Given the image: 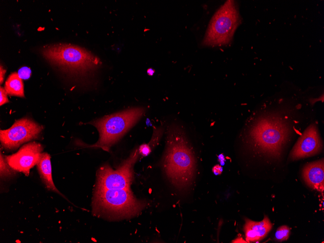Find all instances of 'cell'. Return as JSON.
<instances>
[{
	"instance_id": "6",
	"label": "cell",
	"mask_w": 324,
	"mask_h": 243,
	"mask_svg": "<svg viewBox=\"0 0 324 243\" xmlns=\"http://www.w3.org/2000/svg\"><path fill=\"white\" fill-rule=\"evenodd\" d=\"M240 23V15L235 2L227 0L212 16L202 44L218 46L228 44Z\"/></svg>"
},
{
	"instance_id": "14",
	"label": "cell",
	"mask_w": 324,
	"mask_h": 243,
	"mask_svg": "<svg viewBox=\"0 0 324 243\" xmlns=\"http://www.w3.org/2000/svg\"><path fill=\"white\" fill-rule=\"evenodd\" d=\"M4 88L7 95L24 97V84L17 73L14 72L9 76Z\"/></svg>"
},
{
	"instance_id": "3",
	"label": "cell",
	"mask_w": 324,
	"mask_h": 243,
	"mask_svg": "<svg viewBox=\"0 0 324 243\" xmlns=\"http://www.w3.org/2000/svg\"><path fill=\"white\" fill-rule=\"evenodd\" d=\"M43 56L50 63L77 76H85L97 69L99 59L77 46L58 44L43 47Z\"/></svg>"
},
{
	"instance_id": "7",
	"label": "cell",
	"mask_w": 324,
	"mask_h": 243,
	"mask_svg": "<svg viewBox=\"0 0 324 243\" xmlns=\"http://www.w3.org/2000/svg\"><path fill=\"white\" fill-rule=\"evenodd\" d=\"M139 156L137 148L115 170L109 164L101 166L97 173L95 188L130 189L134 178L133 168Z\"/></svg>"
},
{
	"instance_id": "11",
	"label": "cell",
	"mask_w": 324,
	"mask_h": 243,
	"mask_svg": "<svg viewBox=\"0 0 324 243\" xmlns=\"http://www.w3.org/2000/svg\"><path fill=\"white\" fill-rule=\"evenodd\" d=\"M303 177L310 187L323 192L324 189V160L312 162L306 165L303 170Z\"/></svg>"
},
{
	"instance_id": "9",
	"label": "cell",
	"mask_w": 324,
	"mask_h": 243,
	"mask_svg": "<svg viewBox=\"0 0 324 243\" xmlns=\"http://www.w3.org/2000/svg\"><path fill=\"white\" fill-rule=\"evenodd\" d=\"M43 149L40 144L31 142L22 146L16 153L5 158L14 170L28 176L30 169L38 162Z\"/></svg>"
},
{
	"instance_id": "1",
	"label": "cell",
	"mask_w": 324,
	"mask_h": 243,
	"mask_svg": "<svg viewBox=\"0 0 324 243\" xmlns=\"http://www.w3.org/2000/svg\"><path fill=\"white\" fill-rule=\"evenodd\" d=\"M162 165L167 178L179 190H187L193 184L196 159L184 130L178 125L172 124L167 129Z\"/></svg>"
},
{
	"instance_id": "12",
	"label": "cell",
	"mask_w": 324,
	"mask_h": 243,
	"mask_svg": "<svg viewBox=\"0 0 324 243\" xmlns=\"http://www.w3.org/2000/svg\"><path fill=\"white\" fill-rule=\"evenodd\" d=\"M272 227V225L266 215L260 222L245 219L243 231L246 242L249 243L262 240L266 236Z\"/></svg>"
},
{
	"instance_id": "15",
	"label": "cell",
	"mask_w": 324,
	"mask_h": 243,
	"mask_svg": "<svg viewBox=\"0 0 324 243\" xmlns=\"http://www.w3.org/2000/svg\"><path fill=\"white\" fill-rule=\"evenodd\" d=\"M163 132L162 128H155L150 142L147 144H143L139 146L138 152L139 155L146 157L148 155L157 145Z\"/></svg>"
},
{
	"instance_id": "5",
	"label": "cell",
	"mask_w": 324,
	"mask_h": 243,
	"mask_svg": "<svg viewBox=\"0 0 324 243\" xmlns=\"http://www.w3.org/2000/svg\"><path fill=\"white\" fill-rule=\"evenodd\" d=\"M289 129L279 117H266L250 129L248 137L254 146L262 152L277 156L288 136Z\"/></svg>"
},
{
	"instance_id": "22",
	"label": "cell",
	"mask_w": 324,
	"mask_h": 243,
	"mask_svg": "<svg viewBox=\"0 0 324 243\" xmlns=\"http://www.w3.org/2000/svg\"><path fill=\"white\" fill-rule=\"evenodd\" d=\"M154 72L155 71L151 68H148L147 70V73L148 75H149V76H152L154 74Z\"/></svg>"
},
{
	"instance_id": "8",
	"label": "cell",
	"mask_w": 324,
	"mask_h": 243,
	"mask_svg": "<svg viewBox=\"0 0 324 243\" xmlns=\"http://www.w3.org/2000/svg\"><path fill=\"white\" fill-rule=\"evenodd\" d=\"M42 130V126L31 119L17 120L9 129L0 130L1 145L6 149H16L22 144L37 138Z\"/></svg>"
},
{
	"instance_id": "20",
	"label": "cell",
	"mask_w": 324,
	"mask_h": 243,
	"mask_svg": "<svg viewBox=\"0 0 324 243\" xmlns=\"http://www.w3.org/2000/svg\"><path fill=\"white\" fill-rule=\"evenodd\" d=\"M6 70L4 69L1 65H0V84H2V83L3 81L4 78V76H5V73L6 72Z\"/></svg>"
},
{
	"instance_id": "2",
	"label": "cell",
	"mask_w": 324,
	"mask_h": 243,
	"mask_svg": "<svg viewBox=\"0 0 324 243\" xmlns=\"http://www.w3.org/2000/svg\"><path fill=\"white\" fill-rule=\"evenodd\" d=\"M146 206V202L136 199L130 189H95L93 211L96 215L130 218L139 215Z\"/></svg>"
},
{
	"instance_id": "21",
	"label": "cell",
	"mask_w": 324,
	"mask_h": 243,
	"mask_svg": "<svg viewBox=\"0 0 324 243\" xmlns=\"http://www.w3.org/2000/svg\"><path fill=\"white\" fill-rule=\"evenodd\" d=\"M222 168L220 166L217 165L213 167V172L216 175L220 174L221 173Z\"/></svg>"
},
{
	"instance_id": "16",
	"label": "cell",
	"mask_w": 324,
	"mask_h": 243,
	"mask_svg": "<svg viewBox=\"0 0 324 243\" xmlns=\"http://www.w3.org/2000/svg\"><path fill=\"white\" fill-rule=\"evenodd\" d=\"M0 176L4 177L12 175L14 173L13 169L8 164L1 152H0Z\"/></svg>"
},
{
	"instance_id": "4",
	"label": "cell",
	"mask_w": 324,
	"mask_h": 243,
	"mask_svg": "<svg viewBox=\"0 0 324 243\" xmlns=\"http://www.w3.org/2000/svg\"><path fill=\"white\" fill-rule=\"evenodd\" d=\"M143 107H134L95 120L89 124L98 130L99 138L92 146L109 151L118 140L142 117Z\"/></svg>"
},
{
	"instance_id": "13",
	"label": "cell",
	"mask_w": 324,
	"mask_h": 243,
	"mask_svg": "<svg viewBox=\"0 0 324 243\" xmlns=\"http://www.w3.org/2000/svg\"><path fill=\"white\" fill-rule=\"evenodd\" d=\"M36 165L41 179L46 188L49 190L62 195L56 188L53 181L50 155L47 152L42 153L39 161Z\"/></svg>"
},
{
	"instance_id": "10",
	"label": "cell",
	"mask_w": 324,
	"mask_h": 243,
	"mask_svg": "<svg viewBox=\"0 0 324 243\" xmlns=\"http://www.w3.org/2000/svg\"><path fill=\"white\" fill-rule=\"evenodd\" d=\"M322 146L317 127L312 124L298 139L291 152L290 158L295 160L315 155L321 151Z\"/></svg>"
},
{
	"instance_id": "17",
	"label": "cell",
	"mask_w": 324,
	"mask_h": 243,
	"mask_svg": "<svg viewBox=\"0 0 324 243\" xmlns=\"http://www.w3.org/2000/svg\"><path fill=\"white\" fill-rule=\"evenodd\" d=\"M290 228L287 226L280 227L275 232V240L279 242L287 240L290 234Z\"/></svg>"
},
{
	"instance_id": "19",
	"label": "cell",
	"mask_w": 324,
	"mask_h": 243,
	"mask_svg": "<svg viewBox=\"0 0 324 243\" xmlns=\"http://www.w3.org/2000/svg\"><path fill=\"white\" fill-rule=\"evenodd\" d=\"M7 94L5 88L0 86V105L1 106L5 103L9 102L7 98Z\"/></svg>"
},
{
	"instance_id": "18",
	"label": "cell",
	"mask_w": 324,
	"mask_h": 243,
	"mask_svg": "<svg viewBox=\"0 0 324 243\" xmlns=\"http://www.w3.org/2000/svg\"><path fill=\"white\" fill-rule=\"evenodd\" d=\"M31 73V70L29 67L24 66L18 70L17 74L21 79L27 80L30 78Z\"/></svg>"
}]
</instances>
